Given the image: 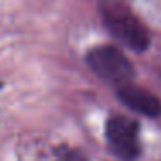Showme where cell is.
Instances as JSON below:
<instances>
[{"mask_svg":"<svg viewBox=\"0 0 161 161\" xmlns=\"http://www.w3.org/2000/svg\"><path fill=\"white\" fill-rule=\"evenodd\" d=\"M106 139L111 151L121 159H135L139 156V123L123 114L109 116L106 123Z\"/></svg>","mask_w":161,"mask_h":161,"instance_id":"3957f363","label":"cell"},{"mask_svg":"<svg viewBox=\"0 0 161 161\" xmlns=\"http://www.w3.org/2000/svg\"><path fill=\"white\" fill-rule=\"evenodd\" d=\"M99 14L108 31L125 47L144 52L151 38L147 28L121 0H99Z\"/></svg>","mask_w":161,"mask_h":161,"instance_id":"6da1fadb","label":"cell"},{"mask_svg":"<svg viewBox=\"0 0 161 161\" xmlns=\"http://www.w3.org/2000/svg\"><path fill=\"white\" fill-rule=\"evenodd\" d=\"M61 161H83V158H81L78 153H69L66 158H63Z\"/></svg>","mask_w":161,"mask_h":161,"instance_id":"5b68a950","label":"cell"},{"mask_svg":"<svg viewBox=\"0 0 161 161\" xmlns=\"http://www.w3.org/2000/svg\"><path fill=\"white\" fill-rule=\"evenodd\" d=\"M118 99L128 109L139 113L147 118H158L161 116V101L144 87L135 83H126L118 87Z\"/></svg>","mask_w":161,"mask_h":161,"instance_id":"277c9868","label":"cell"},{"mask_svg":"<svg viewBox=\"0 0 161 161\" xmlns=\"http://www.w3.org/2000/svg\"><path fill=\"white\" fill-rule=\"evenodd\" d=\"M87 64L104 81L121 87L132 81L133 66L128 57L114 45L92 47L87 54Z\"/></svg>","mask_w":161,"mask_h":161,"instance_id":"7a4b0ae2","label":"cell"}]
</instances>
